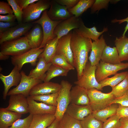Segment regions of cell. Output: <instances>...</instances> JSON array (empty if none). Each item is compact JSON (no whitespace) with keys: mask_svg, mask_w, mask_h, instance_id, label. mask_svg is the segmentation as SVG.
I'll return each mask as SVG.
<instances>
[{"mask_svg":"<svg viewBox=\"0 0 128 128\" xmlns=\"http://www.w3.org/2000/svg\"><path fill=\"white\" fill-rule=\"evenodd\" d=\"M91 39L83 37L74 29L72 31L70 46L74 59V67L76 69L77 79L80 78L88 62V54L91 51Z\"/></svg>","mask_w":128,"mask_h":128,"instance_id":"cell-1","label":"cell"},{"mask_svg":"<svg viewBox=\"0 0 128 128\" xmlns=\"http://www.w3.org/2000/svg\"><path fill=\"white\" fill-rule=\"evenodd\" d=\"M31 49L25 36L15 40L4 42L0 44V52L12 57L21 55Z\"/></svg>","mask_w":128,"mask_h":128,"instance_id":"cell-2","label":"cell"},{"mask_svg":"<svg viewBox=\"0 0 128 128\" xmlns=\"http://www.w3.org/2000/svg\"><path fill=\"white\" fill-rule=\"evenodd\" d=\"M61 87L58 92L57 98L56 110L54 115L59 121L65 113L70 104V93L72 85L68 81L62 80L61 82Z\"/></svg>","mask_w":128,"mask_h":128,"instance_id":"cell-3","label":"cell"},{"mask_svg":"<svg viewBox=\"0 0 128 128\" xmlns=\"http://www.w3.org/2000/svg\"><path fill=\"white\" fill-rule=\"evenodd\" d=\"M87 90L90 100L89 105L93 111L110 105L115 98L111 92L103 93L95 88Z\"/></svg>","mask_w":128,"mask_h":128,"instance_id":"cell-4","label":"cell"},{"mask_svg":"<svg viewBox=\"0 0 128 128\" xmlns=\"http://www.w3.org/2000/svg\"><path fill=\"white\" fill-rule=\"evenodd\" d=\"M96 66H92L87 62L81 76L74 83L87 90L95 88L99 90L102 89L101 85L97 81L95 76Z\"/></svg>","mask_w":128,"mask_h":128,"instance_id":"cell-5","label":"cell"},{"mask_svg":"<svg viewBox=\"0 0 128 128\" xmlns=\"http://www.w3.org/2000/svg\"><path fill=\"white\" fill-rule=\"evenodd\" d=\"M50 0H39L23 10V23H31L39 19L41 14L50 7Z\"/></svg>","mask_w":128,"mask_h":128,"instance_id":"cell-6","label":"cell"},{"mask_svg":"<svg viewBox=\"0 0 128 128\" xmlns=\"http://www.w3.org/2000/svg\"><path fill=\"white\" fill-rule=\"evenodd\" d=\"M47 10L44 11L40 18L32 22L34 24H40L42 28L43 39L39 48H44L48 41L56 36L54 34V29L56 26L62 21H55L50 19L47 15Z\"/></svg>","mask_w":128,"mask_h":128,"instance_id":"cell-7","label":"cell"},{"mask_svg":"<svg viewBox=\"0 0 128 128\" xmlns=\"http://www.w3.org/2000/svg\"><path fill=\"white\" fill-rule=\"evenodd\" d=\"M128 68V63H120L113 64L105 63L101 60L96 66L95 76L99 83L108 77L114 75L120 70Z\"/></svg>","mask_w":128,"mask_h":128,"instance_id":"cell-8","label":"cell"},{"mask_svg":"<svg viewBox=\"0 0 128 128\" xmlns=\"http://www.w3.org/2000/svg\"><path fill=\"white\" fill-rule=\"evenodd\" d=\"M20 73L21 78L19 83L17 86L9 91L7 96L21 94L27 97L29 96L32 89L37 85L42 82L41 80L27 76L23 71Z\"/></svg>","mask_w":128,"mask_h":128,"instance_id":"cell-9","label":"cell"},{"mask_svg":"<svg viewBox=\"0 0 128 128\" xmlns=\"http://www.w3.org/2000/svg\"><path fill=\"white\" fill-rule=\"evenodd\" d=\"M44 48H32L27 51L19 55L11 57V61L14 66L17 67L19 70L22 69L23 65L29 63L33 66L37 64V61L39 56L43 51Z\"/></svg>","mask_w":128,"mask_h":128,"instance_id":"cell-10","label":"cell"},{"mask_svg":"<svg viewBox=\"0 0 128 128\" xmlns=\"http://www.w3.org/2000/svg\"><path fill=\"white\" fill-rule=\"evenodd\" d=\"M33 22L18 24L6 32L0 33V44L7 41L15 40L25 35L33 26Z\"/></svg>","mask_w":128,"mask_h":128,"instance_id":"cell-11","label":"cell"},{"mask_svg":"<svg viewBox=\"0 0 128 128\" xmlns=\"http://www.w3.org/2000/svg\"><path fill=\"white\" fill-rule=\"evenodd\" d=\"M4 109L21 115L28 113L29 107L27 97L21 94L11 95L8 105Z\"/></svg>","mask_w":128,"mask_h":128,"instance_id":"cell-12","label":"cell"},{"mask_svg":"<svg viewBox=\"0 0 128 128\" xmlns=\"http://www.w3.org/2000/svg\"><path fill=\"white\" fill-rule=\"evenodd\" d=\"M81 18L73 15L69 18L62 21L55 27L54 34L59 39L67 35L73 30L79 27Z\"/></svg>","mask_w":128,"mask_h":128,"instance_id":"cell-13","label":"cell"},{"mask_svg":"<svg viewBox=\"0 0 128 128\" xmlns=\"http://www.w3.org/2000/svg\"><path fill=\"white\" fill-rule=\"evenodd\" d=\"M72 31L59 39L56 55H63L68 62L74 66L73 57L70 46Z\"/></svg>","mask_w":128,"mask_h":128,"instance_id":"cell-14","label":"cell"},{"mask_svg":"<svg viewBox=\"0 0 128 128\" xmlns=\"http://www.w3.org/2000/svg\"><path fill=\"white\" fill-rule=\"evenodd\" d=\"M20 70L17 66H14L9 74L7 76L0 73V79L4 86L3 99L5 100L9 89L13 86H17L19 83L21 78Z\"/></svg>","mask_w":128,"mask_h":128,"instance_id":"cell-15","label":"cell"},{"mask_svg":"<svg viewBox=\"0 0 128 128\" xmlns=\"http://www.w3.org/2000/svg\"><path fill=\"white\" fill-rule=\"evenodd\" d=\"M50 7L47 14L49 18L52 21H63L73 15L68 11L66 7L58 4L55 0H50Z\"/></svg>","mask_w":128,"mask_h":128,"instance_id":"cell-16","label":"cell"},{"mask_svg":"<svg viewBox=\"0 0 128 128\" xmlns=\"http://www.w3.org/2000/svg\"><path fill=\"white\" fill-rule=\"evenodd\" d=\"M29 113L33 115L45 114H55L56 107L49 105L43 102L39 103L31 98L27 97Z\"/></svg>","mask_w":128,"mask_h":128,"instance_id":"cell-17","label":"cell"},{"mask_svg":"<svg viewBox=\"0 0 128 128\" xmlns=\"http://www.w3.org/2000/svg\"><path fill=\"white\" fill-rule=\"evenodd\" d=\"M106 45L103 35L98 40L92 42L91 50L89 57L92 66H97L99 64L104 49Z\"/></svg>","mask_w":128,"mask_h":128,"instance_id":"cell-18","label":"cell"},{"mask_svg":"<svg viewBox=\"0 0 128 128\" xmlns=\"http://www.w3.org/2000/svg\"><path fill=\"white\" fill-rule=\"evenodd\" d=\"M70 98L71 104L82 105H89L90 100L87 90L78 85L72 88Z\"/></svg>","mask_w":128,"mask_h":128,"instance_id":"cell-19","label":"cell"},{"mask_svg":"<svg viewBox=\"0 0 128 128\" xmlns=\"http://www.w3.org/2000/svg\"><path fill=\"white\" fill-rule=\"evenodd\" d=\"M61 87L58 83L51 82H44L38 84L31 90L29 96H34L58 93Z\"/></svg>","mask_w":128,"mask_h":128,"instance_id":"cell-20","label":"cell"},{"mask_svg":"<svg viewBox=\"0 0 128 128\" xmlns=\"http://www.w3.org/2000/svg\"><path fill=\"white\" fill-rule=\"evenodd\" d=\"M25 36L26 37L32 49L39 48L42 44L43 39L41 26L38 23L34 24Z\"/></svg>","mask_w":128,"mask_h":128,"instance_id":"cell-21","label":"cell"},{"mask_svg":"<svg viewBox=\"0 0 128 128\" xmlns=\"http://www.w3.org/2000/svg\"><path fill=\"white\" fill-rule=\"evenodd\" d=\"M93 112L89 105H82L70 103L68 106L66 113L81 121L89 115L92 114Z\"/></svg>","mask_w":128,"mask_h":128,"instance_id":"cell-22","label":"cell"},{"mask_svg":"<svg viewBox=\"0 0 128 128\" xmlns=\"http://www.w3.org/2000/svg\"><path fill=\"white\" fill-rule=\"evenodd\" d=\"M74 30L82 37L96 41L99 39V37L103 33L107 31L108 29L107 27H104L102 31L98 32L95 26L90 28L86 27L81 19L80 25L79 27Z\"/></svg>","mask_w":128,"mask_h":128,"instance_id":"cell-23","label":"cell"},{"mask_svg":"<svg viewBox=\"0 0 128 128\" xmlns=\"http://www.w3.org/2000/svg\"><path fill=\"white\" fill-rule=\"evenodd\" d=\"M38 61L36 67L30 71L28 76L43 81L47 71L52 65L51 62L47 63L42 57H38Z\"/></svg>","mask_w":128,"mask_h":128,"instance_id":"cell-24","label":"cell"},{"mask_svg":"<svg viewBox=\"0 0 128 128\" xmlns=\"http://www.w3.org/2000/svg\"><path fill=\"white\" fill-rule=\"evenodd\" d=\"M22 115L15 112L0 108V128H7L11 126Z\"/></svg>","mask_w":128,"mask_h":128,"instance_id":"cell-25","label":"cell"},{"mask_svg":"<svg viewBox=\"0 0 128 128\" xmlns=\"http://www.w3.org/2000/svg\"><path fill=\"white\" fill-rule=\"evenodd\" d=\"M56 119L54 114H45L33 115L29 128H46Z\"/></svg>","mask_w":128,"mask_h":128,"instance_id":"cell-26","label":"cell"},{"mask_svg":"<svg viewBox=\"0 0 128 128\" xmlns=\"http://www.w3.org/2000/svg\"><path fill=\"white\" fill-rule=\"evenodd\" d=\"M58 40L56 36L54 39L48 41L44 48V51L38 57L43 58L47 63L51 62L56 54Z\"/></svg>","mask_w":128,"mask_h":128,"instance_id":"cell-27","label":"cell"},{"mask_svg":"<svg viewBox=\"0 0 128 128\" xmlns=\"http://www.w3.org/2000/svg\"><path fill=\"white\" fill-rule=\"evenodd\" d=\"M118 106V104H113L102 109L93 111L92 114L96 119L104 122L116 114Z\"/></svg>","mask_w":128,"mask_h":128,"instance_id":"cell-28","label":"cell"},{"mask_svg":"<svg viewBox=\"0 0 128 128\" xmlns=\"http://www.w3.org/2000/svg\"><path fill=\"white\" fill-rule=\"evenodd\" d=\"M101 60L105 63L113 64L121 62L116 47H111L107 45L104 49Z\"/></svg>","mask_w":128,"mask_h":128,"instance_id":"cell-29","label":"cell"},{"mask_svg":"<svg viewBox=\"0 0 128 128\" xmlns=\"http://www.w3.org/2000/svg\"><path fill=\"white\" fill-rule=\"evenodd\" d=\"M115 44L119 53L120 62L128 60V38L126 36L116 37Z\"/></svg>","mask_w":128,"mask_h":128,"instance_id":"cell-30","label":"cell"},{"mask_svg":"<svg viewBox=\"0 0 128 128\" xmlns=\"http://www.w3.org/2000/svg\"><path fill=\"white\" fill-rule=\"evenodd\" d=\"M95 1V0H79L75 6L68 10L72 15L79 18L88 9L91 8Z\"/></svg>","mask_w":128,"mask_h":128,"instance_id":"cell-31","label":"cell"},{"mask_svg":"<svg viewBox=\"0 0 128 128\" xmlns=\"http://www.w3.org/2000/svg\"><path fill=\"white\" fill-rule=\"evenodd\" d=\"M128 75V71L117 73L112 77H107L99 83L102 88L108 86L113 88L123 80Z\"/></svg>","mask_w":128,"mask_h":128,"instance_id":"cell-32","label":"cell"},{"mask_svg":"<svg viewBox=\"0 0 128 128\" xmlns=\"http://www.w3.org/2000/svg\"><path fill=\"white\" fill-rule=\"evenodd\" d=\"M69 71L52 64L47 72L43 81L44 82H49L56 77L66 76Z\"/></svg>","mask_w":128,"mask_h":128,"instance_id":"cell-33","label":"cell"},{"mask_svg":"<svg viewBox=\"0 0 128 128\" xmlns=\"http://www.w3.org/2000/svg\"><path fill=\"white\" fill-rule=\"evenodd\" d=\"M58 95V92L29 96L31 98L35 101L41 102L48 105L56 106L57 104V99Z\"/></svg>","mask_w":128,"mask_h":128,"instance_id":"cell-34","label":"cell"},{"mask_svg":"<svg viewBox=\"0 0 128 128\" xmlns=\"http://www.w3.org/2000/svg\"><path fill=\"white\" fill-rule=\"evenodd\" d=\"M59 128H82L80 121L66 113L59 121Z\"/></svg>","mask_w":128,"mask_h":128,"instance_id":"cell-35","label":"cell"},{"mask_svg":"<svg viewBox=\"0 0 128 128\" xmlns=\"http://www.w3.org/2000/svg\"><path fill=\"white\" fill-rule=\"evenodd\" d=\"M82 128H102V122L96 119L92 114L80 121Z\"/></svg>","mask_w":128,"mask_h":128,"instance_id":"cell-36","label":"cell"},{"mask_svg":"<svg viewBox=\"0 0 128 128\" xmlns=\"http://www.w3.org/2000/svg\"><path fill=\"white\" fill-rule=\"evenodd\" d=\"M128 91V75L122 81L114 87L110 92L115 98L123 96Z\"/></svg>","mask_w":128,"mask_h":128,"instance_id":"cell-37","label":"cell"},{"mask_svg":"<svg viewBox=\"0 0 128 128\" xmlns=\"http://www.w3.org/2000/svg\"><path fill=\"white\" fill-rule=\"evenodd\" d=\"M52 64L69 71L74 70V67L70 64L63 55H56L52 59Z\"/></svg>","mask_w":128,"mask_h":128,"instance_id":"cell-38","label":"cell"},{"mask_svg":"<svg viewBox=\"0 0 128 128\" xmlns=\"http://www.w3.org/2000/svg\"><path fill=\"white\" fill-rule=\"evenodd\" d=\"M33 117L32 115L30 114L24 119H18L7 128H29Z\"/></svg>","mask_w":128,"mask_h":128,"instance_id":"cell-39","label":"cell"},{"mask_svg":"<svg viewBox=\"0 0 128 128\" xmlns=\"http://www.w3.org/2000/svg\"><path fill=\"white\" fill-rule=\"evenodd\" d=\"M120 118L116 114L104 122L102 128H121Z\"/></svg>","mask_w":128,"mask_h":128,"instance_id":"cell-40","label":"cell"},{"mask_svg":"<svg viewBox=\"0 0 128 128\" xmlns=\"http://www.w3.org/2000/svg\"><path fill=\"white\" fill-rule=\"evenodd\" d=\"M8 3L12 8L18 24L23 23V10L19 7L16 0H7Z\"/></svg>","mask_w":128,"mask_h":128,"instance_id":"cell-41","label":"cell"},{"mask_svg":"<svg viewBox=\"0 0 128 128\" xmlns=\"http://www.w3.org/2000/svg\"><path fill=\"white\" fill-rule=\"evenodd\" d=\"M110 0H96L91 7V13L93 14L97 11H99L102 9H106Z\"/></svg>","mask_w":128,"mask_h":128,"instance_id":"cell-42","label":"cell"},{"mask_svg":"<svg viewBox=\"0 0 128 128\" xmlns=\"http://www.w3.org/2000/svg\"><path fill=\"white\" fill-rule=\"evenodd\" d=\"M14 12L9 4L4 1H0V14H13Z\"/></svg>","mask_w":128,"mask_h":128,"instance_id":"cell-43","label":"cell"},{"mask_svg":"<svg viewBox=\"0 0 128 128\" xmlns=\"http://www.w3.org/2000/svg\"><path fill=\"white\" fill-rule=\"evenodd\" d=\"M55 1L58 4L66 7L68 9L75 6L79 0H55Z\"/></svg>","mask_w":128,"mask_h":128,"instance_id":"cell-44","label":"cell"},{"mask_svg":"<svg viewBox=\"0 0 128 128\" xmlns=\"http://www.w3.org/2000/svg\"><path fill=\"white\" fill-rule=\"evenodd\" d=\"M116 114L120 119L128 118V106L122 105L118 104Z\"/></svg>","mask_w":128,"mask_h":128,"instance_id":"cell-45","label":"cell"},{"mask_svg":"<svg viewBox=\"0 0 128 128\" xmlns=\"http://www.w3.org/2000/svg\"><path fill=\"white\" fill-rule=\"evenodd\" d=\"M119 104L123 106H128V91L122 96L115 98L112 103V104Z\"/></svg>","mask_w":128,"mask_h":128,"instance_id":"cell-46","label":"cell"},{"mask_svg":"<svg viewBox=\"0 0 128 128\" xmlns=\"http://www.w3.org/2000/svg\"><path fill=\"white\" fill-rule=\"evenodd\" d=\"M15 22H0V33H4L11 27L18 24Z\"/></svg>","mask_w":128,"mask_h":128,"instance_id":"cell-47","label":"cell"},{"mask_svg":"<svg viewBox=\"0 0 128 128\" xmlns=\"http://www.w3.org/2000/svg\"><path fill=\"white\" fill-rule=\"evenodd\" d=\"M19 7L22 10L25 9L29 5L39 0H16Z\"/></svg>","mask_w":128,"mask_h":128,"instance_id":"cell-48","label":"cell"},{"mask_svg":"<svg viewBox=\"0 0 128 128\" xmlns=\"http://www.w3.org/2000/svg\"><path fill=\"white\" fill-rule=\"evenodd\" d=\"M16 18L14 14H8L3 15H0V21L5 22H15Z\"/></svg>","mask_w":128,"mask_h":128,"instance_id":"cell-49","label":"cell"},{"mask_svg":"<svg viewBox=\"0 0 128 128\" xmlns=\"http://www.w3.org/2000/svg\"><path fill=\"white\" fill-rule=\"evenodd\" d=\"M125 22H126L127 23L125 28L124 31L122 35V36L123 37L125 36V33L128 30V17L125 18L121 19L118 20L116 18L112 20L111 21L112 23L118 22L119 24H120Z\"/></svg>","mask_w":128,"mask_h":128,"instance_id":"cell-50","label":"cell"},{"mask_svg":"<svg viewBox=\"0 0 128 128\" xmlns=\"http://www.w3.org/2000/svg\"><path fill=\"white\" fill-rule=\"evenodd\" d=\"M120 121L121 123V128H128V118H121Z\"/></svg>","mask_w":128,"mask_h":128,"instance_id":"cell-51","label":"cell"},{"mask_svg":"<svg viewBox=\"0 0 128 128\" xmlns=\"http://www.w3.org/2000/svg\"><path fill=\"white\" fill-rule=\"evenodd\" d=\"M59 121L56 119L47 128H59Z\"/></svg>","mask_w":128,"mask_h":128,"instance_id":"cell-52","label":"cell"},{"mask_svg":"<svg viewBox=\"0 0 128 128\" xmlns=\"http://www.w3.org/2000/svg\"><path fill=\"white\" fill-rule=\"evenodd\" d=\"M9 57V56L5 55L0 52V60H6L8 59Z\"/></svg>","mask_w":128,"mask_h":128,"instance_id":"cell-53","label":"cell"},{"mask_svg":"<svg viewBox=\"0 0 128 128\" xmlns=\"http://www.w3.org/2000/svg\"><path fill=\"white\" fill-rule=\"evenodd\" d=\"M120 0H110V2L111 4H115L117 3L118 1H119Z\"/></svg>","mask_w":128,"mask_h":128,"instance_id":"cell-54","label":"cell"}]
</instances>
